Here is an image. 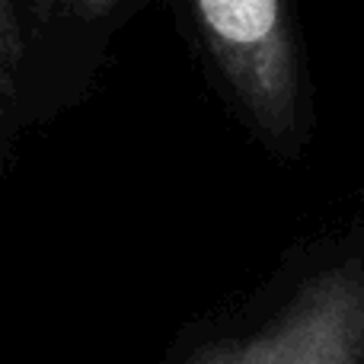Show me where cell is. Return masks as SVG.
Masks as SVG:
<instances>
[{
	"mask_svg": "<svg viewBox=\"0 0 364 364\" xmlns=\"http://www.w3.org/2000/svg\"><path fill=\"white\" fill-rule=\"evenodd\" d=\"M19 55H23V42H19L10 0H0V96H6L13 90V80H16L19 70Z\"/></svg>",
	"mask_w": 364,
	"mask_h": 364,
	"instance_id": "obj_3",
	"label": "cell"
},
{
	"mask_svg": "<svg viewBox=\"0 0 364 364\" xmlns=\"http://www.w3.org/2000/svg\"><path fill=\"white\" fill-rule=\"evenodd\" d=\"M214 58L240 102L272 138L297 122V51L284 0H195Z\"/></svg>",
	"mask_w": 364,
	"mask_h": 364,
	"instance_id": "obj_1",
	"label": "cell"
},
{
	"mask_svg": "<svg viewBox=\"0 0 364 364\" xmlns=\"http://www.w3.org/2000/svg\"><path fill=\"white\" fill-rule=\"evenodd\" d=\"M192 364H364V265L320 272L269 326Z\"/></svg>",
	"mask_w": 364,
	"mask_h": 364,
	"instance_id": "obj_2",
	"label": "cell"
},
{
	"mask_svg": "<svg viewBox=\"0 0 364 364\" xmlns=\"http://www.w3.org/2000/svg\"><path fill=\"white\" fill-rule=\"evenodd\" d=\"M83 4H90V6H93V10H106V6L112 4V0H83Z\"/></svg>",
	"mask_w": 364,
	"mask_h": 364,
	"instance_id": "obj_4",
	"label": "cell"
}]
</instances>
